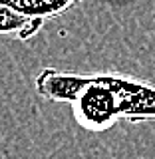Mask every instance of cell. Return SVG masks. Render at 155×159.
Listing matches in <instances>:
<instances>
[{
	"mask_svg": "<svg viewBox=\"0 0 155 159\" xmlns=\"http://www.w3.org/2000/svg\"><path fill=\"white\" fill-rule=\"evenodd\" d=\"M74 117L88 131H106L121 121L116 93L102 80V72L86 74V88L72 102Z\"/></svg>",
	"mask_w": 155,
	"mask_h": 159,
	"instance_id": "cell-1",
	"label": "cell"
},
{
	"mask_svg": "<svg viewBox=\"0 0 155 159\" xmlns=\"http://www.w3.org/2000/svg\"><path fill=\"white\" fill-rule=\"evenodd\" d=\"M103 84L116 93L121 119L129 123L155 121V86L139 78L102 72Z\"/></svg>",
	"mask_w": 155,
	"mask_h": 159,
	"instance_id": "cell-2",
	"label": "cell"
},
{
	"mask_svg": "<svg viewBox=\"0 0 155 159\" xmlns=\"http://www.w3.org/2000/svg\"><path fill=\"white\" fill-rule=\"evenodd\" d=\"M38 96L58 103H72L78 93L86 88V74L62 72L56 68H44L36 76Z\"/></svg>",
	"mask_w": 155,
	"mask_h": 159,
	"instance_id": "cell-3",
	"label": "cell"
},
{
	"mask_svg": "<svg viewBox=\"0 0 155 159\" xmlns=\"http://www.w3.org/2000/svg\"><path fill=\"white\" fill-rule=\"evenodd\" d=\"M0 4L26 18L52 20L76 8L82 0H0Z\"/></svg>",
	"mask_w": 155,
	"mask_h": 159,
	"instance_id": "cell-4",
	"label": "cell"
},
{
	"mask_svg": "<svg viewBox=\"0 0 155 159\" xmlns=\"http://www.w3.org/2000/svg\"><path fill=\"white\" fill-rule=\"evenodd\" d=\"M44 26V20L26 18L0 4V34L4 36H16L20 40H28Z\"/></svg>",
	"mask_w": 155,
	"mask_h": 159,
	"instance_id": "cell-5",
	"label": "cell"
}]
</instances>
